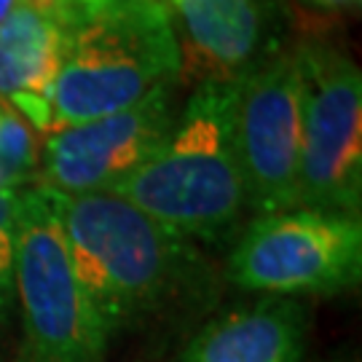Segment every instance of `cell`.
<instances>
[{
  "label": "cell",
  "instance_id": "6da1fadb",
  "mask_svg": "<svg viewBox=\"0 0 362 362\" xmlns=\"http://www.w3.org/2000/svg\"><path fill=\"white\" fill-rule=\"evenodd\" d=\"M70 258L110 338L164 314L204 282L194 242L116 194L49 191Z\"/></svg>",
  "mask_w": 362,
  "mask_h": 362
},
{
  "label": "cell",
  "instance_id": "7a4b0ae2",
  "mask_svg": "<svg viewBox=\"0 0 362 362\" xmlns=\"http://www.w3.org/2000/svg\"><path fill=\"white\" fill-rule=\"evenodd\" d=\"M188 242H220L245 218L236 81L196 83L164 145L113 191Z\"/></svg>",
  "mask_w": 362,
  "mask_h": 362
},
{
  "label": "cell",
  "instance_id": "3957f363",
  "mask_svg": "<svg viewBox=\"0 0 362 362\" xmlns=\"http://www.w3.org/2000/svg\"><path fill=\"white\" fill-rule=\"evenodd\" d=\"M180 76V46L156 0H113L70 33L54 83L52 132L145 100Z\"/></svg>",
  "mask_w": 362,
  "mask_h": 362
},
{
  "label": "cell",
  "instance_id": "277c9868",
  "mask_svg": "<svg viewBox=\"0 0 362 362\" xmlns=\"http://www.w3.org/2000/svg\"><path fill=\"white\" fill-rule=\"evenodd\" d=\"M13 298L30 362H103L110 333L78 279L62 223L40 185L19 199Z\"/></svg>",
  "mask_w": 362,
  "mask_h": 362
},
{
  "label": "cell",
  "instance_id": "5b68a950",
  "mask_svg": "<svg viewBox=\"0 0 362 362\" xmlns=\"http://www.w3.org/2000/svg\"><path fill=\"white\" fill-rule=\"evenodd\" d=\"M298 207L360 215L362 202V76L344 49L303 38Z\"/></svg>",
  "mask_w": 362,
  "mask_h": 362
},
{
  "label": "cell",
  "instance_id": "8992f818",
  "mask_svg": "<svg viewBox=\"0 0 362 362\" xmlns=\"http://www.w3.org/2000/svg\"><path fill=\"white\" fill-rule=\"evenodd\" d=\"M233 285L266 296H333L362 276L360 215L285 209L247 226L228 258Z\"/></svg>",
  "mask_w": 362,
  "mask_h": 362
},
{
  "label": "cell",
  "instance_id": "52a82bcc",
  "mask_svg": "<svg viewBox=\"0 0 362 362\" xmlns=\"http://www.w3.org/2000/svg\"><path fill=\"white\" fill-rule=\"evenodd\" d=\"M236 148L247 207L274 215L298 207L300 70L296 52H274L236 81Z\"/></svg>",
  "mask_w": 362,
  "mask_h": 362
},
{
  "label": "cell",
  "instance_id": "ba28073f",
  "mask_svg": "<svg viewBox=\"0 0 362 362\" xmlns=\"http://www.w3.org/2000/svg\"><path fill=\"white\" fill-rule=\"evenodd\" d=\"M175 83L110 116L57 129L40 153V188L62 196L105 194L140 169L175 127Z\"/></svg>",
  "mask_w": 362,
  "mask_h": 362
},
{
  "label": "cell",
  "instance_id": "9c48e42d",
  "mask_svg": "<svg viewBox=\"0 0 362 362\" xmlns=\"http://www.w3.org/2000/svg\"><path fill=\"white\" fill-rule=\"evenodd\" d=\"M180 46V78L239 81L274 54L269 0H156Z\"/></svg>",
  "mask_w": 362,
  "mask_h": 362
},
{
  "label": "cell",
  "instance_id": "30bf717a",
  "mask_svg": "<svg viewBox=\"0 0 362 362\" xmlns=\"http://www.w3.org/2000/svg\"><path fill=\"white\" fill-rule=\"evenodd\" d=\"M73 25L33 3L0 22V105L38 132L52 129L54 83Z\"/></svg>",
  "mask_w": 362,
  "mask_h": 362
},
{
  "label": "cell",
  "instance_id": "8fae6325",
  "mask_svg": "<svg viewBox=\"0 0 362 362\" xmlns=\"http://www.w3.org/2000/svg\"><path fill=\"white\" fill-rule=\"evenodd\" d=\"M306 309L293 298L269 296L207 322L177 362H303Z\"/></svg>",
  "mask_w": 362,
  "mask_h": 362
},
{
  "label": "cell",
  "instance_id": "7c38bea8",
  "mask_svg": "<svg viewBox=\"0 0 362 362\" xmlns=\"http://www.w3.org/2000/svg\"><path fill=\"white\" fill-rule=\"evenodd\" d=\"M38 169V151L27 124L0 105V191H19Z\"/></svg>",
  "mask_w": 362,
  "mask_h": 362
},
{
  "label": "cell",
  "instance_id": "4fadbf2b",
  "mask_svg": "<svg viewBox=\"0 0 362 362\" xmlns=\"http://www.w3.org/2000/svg\"><path fill=\"white\" fill-rule=\"evenodd\" d=\"M19 191H0V322L13 300V258H16V215Z\"/></svg>",
  "mask_w": 362,
  "mask_h": 362
},
{
  "label": "cell",
  "instance_id": "5bb4252c",
  "mask_svg": "<svg viewBox=\"0 0 362 362\" xmlns=\"http://www.w3.org/2000/svg\"><path fill=\"white\" fill-rule=\"evenodd\" d=\"M113 0H43V8L59 13L65 22L76 27L78 22H83L91 13L103 11L105 6H110Z\"/></svg>",
  "mask_w": 362,
  "mask_h": 362
},
{
  "label": "cell",
  "instance_id": "9a60e30c",
  "mask_svg": "<svg viewBox=\"0 0 362 362\" xmlns=\"http://www.w3.org/2000/svg\"><path fill=\"white\" fill-rule=\"evenodd\" d=\"M22 3H33V6H40V8H43V0H0V22H3L16 6H22Z\"/></svg>",
  "mask_w": 362,
  "mask_h": 362
},
{
  "label": "cell",
  "instance_id": "2e32d148",
  "mask_svg": "<svg viewBox=\"0 0 362 362\" xmlns=\"http://www.w3.org/2000/svg\"><path fill=\"white\" fill-rule=\"evenodd\" d=\"M314 6H325V8H341V6H360V0H309Z\"/></svg>",
  "mask_w": 362,
  "mask_h": 362
}]
</instances>
